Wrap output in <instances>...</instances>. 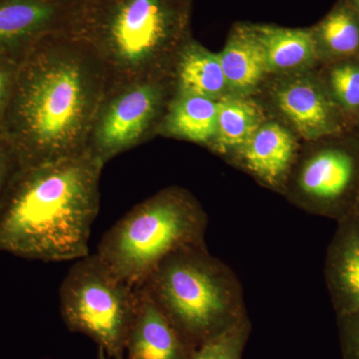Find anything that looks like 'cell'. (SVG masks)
Instances as JSON below:
<instances>
[{
  "mask_svg": "<svg viewBox=\"0 0 359 359\" xmlns=\"http://www.w3.org/2000/svg\"><path fill=\"white\" fill-rule=\"evenodd\" d=\"M107 90L88 45L69 32L48 35L20 61L0 138L18 165L84 154Z\"/></svg>",
  "mask_w": 359,
  "mask_h": 359,
  "instance_id": "cell-1",
  "label": "cell"
},
{
  "mask_svg": "<svg viewBox=\"0 0 359 359\" xmlns=\"http://www.w3.org/2000/svg\"><path fill=\"white\" fill-rule=\"evenodd\" d=\"M103 167L89 152L16 165L0 198V252L43 263L89 255Z\"/></svg>",
  "mask_w": 359,
  "mask_h": 359,
  "instance_id": "cell-2",
  "label": "cell"
},
{
  "mask_svg": "<svg viewBox=\"0 0 359 359\" xmlns=\"http://www.w3.org/2000/svg\"><path fill=\"white\" fill-rule=\"evenodd\" d=\"M186 23V0H86L70 33L95 53L110 87L152 80Z\"/></svg>",
  "mask_w": 359,
  "mask_h": 359,
  "instance_id": "cell-3",
  "label": "cell"
},
{
  "mask_svg": "<svg viewBox=\"0 0 359 359\" xmlns=\"http://www.w3.org/2000/svg\"><path fill=\"white\" fill-rule=\"evenodd\" d=\"M198 228L197 214L188 201L162 194L116 222L95 254L121 280L141 287L167 257L194 242Z\"/></svg>",
  "mask_w": 359,
  "mask_h": 359,
  "instance_id": "cell-4",
  "label": "cell"
},
{
  "mask_svg": "<svg viewBox=\"0 0 359 359\" xmlns=\"http://www.w3.org/2000/svg\"><path fill=\"white\" fill-rule=\"evenodd\" d=\"M59 302L70 330L91 337L109 358L123 359L138 309L139 287L116 276L96 254H89L66 273Z\"/></svg>",
  "mask_w": 359,
  "mask_h": 359,
  "instance_id": "cell-5",
  "label": "cell"
},
{
  "mask_svg": "<svg viewBox=\"0 0 359 359\" xmlns=\"http://www.w3.org/2000/svg\"><path fill=\"white\" fill-rule=\"evenodd\" d=\"M186 249L167 257L141 285L177 330L194 339L209 334L223 313L214 276Z\"/></svg>",
  "mask_w": 359,
  "mask_h": 359,
  "instance_id": "cell-6",
  "label": "cell"
},
{
  "mask_svg": "<svg viewBox=\"0 0 359 359\" xmlns=\"http://www.w3.org/2000/svg\"><path fill=\"white\" fill-rule=\"evenodd\" d=\"M153 80L108 87L97 114L88 152L104 165L143 139L161 102Z\"/></svg>",
  "mask_w": 359,
  "mask_h": 359,
  "instance_id": "cell-7",
  "label": "cell"
},
{
  "mask_svg": "<svg viewBox=\"0 0 359 359\" xmlns=\"http://www.w3.org/2000/svg\"><path fill=\"white\" fill-rule=\"evenodd\" d=\"M79 6L71 0H0V56L21 60L44 37L70 33Z\"/></svg>",
  "mask_w": 359,
  "mask_h": 359,
  "instance_id": "cell-8",
  "label": "cell"
},
{
  "mask_svg": "<svg viewBox=\"0 0 359 359\" xmlns=\"http://www.w3.org/2000/svg\"><path fill=\"white\" fill-rule=\"evenodd\" d=\"M189 358V356H188ZM180 332L139 287V304L130 328L123 359H187Z\"/></svg>",
  "mask_w": 359,
  "mask_h": 359,
  "instance_id": "cell-9",
  "label": "cell"
},
{
  "mask_svg": "<svg viewBox=\"0 0 359 359\" xmlns=\"http://www.w3.org/2000/svg\"><path fill=\"white\" fill-rule=\"evenodd\" d=\"M278 103L283 114L306 138L327 136L339 128L332 104L311 82L295 81L283 87L278 92Z\"/></svg>",
  "mask_w": 359,
  "mask_h": 359,
  "instance_id": "cell-10",
  "label": "cell"
},
{
  "mask_svg": "<svg viewBox=\"0 0 359 359\" xmlns=\"http://www.w3.org/2000/svg\"><path fill=\"white\" fill-rule=\"evenodd\" d=\"M356 173L358 165L353 156L340 149H327L309 161L301 184L311 197L334 204L349 192Z\"/></svg>",
  "mask_w": 359,
  "mask_h": 359,
  "instance_id": "cell-11",
  "label": "cell"
},
{
  "mask_svg": "<svg viewBox=\"0 0 359 359\" xmlns=\"http://www.w3.org/2000/svg\"><path fill=\"white\" fill-rule=\"evenodd\" d=\"M347 224L330 259V280L341 316L359 311V221Z\"/></svg>",
  "mask_w": 359,
  "mask_h": 359,
  "instance_id": "cell-12",
  "label": "cell"
},
{
  "mask_svg": "<svg viewBox=\"0 0 359 359\" xmlns=\"http://www.w3.org/2000/svg\"><path fill=\"white\" fill-rule=\"evenodd\" d=\"M228 87L248 90L269 71L266 56L252 29L238 30L219 54Z\"/></svg>",
  "mask_w": 359,
  "mask_h": 359,
  "instance_id": "cell-13",
  "label": "cell"
},
{
  "mask_svg": "<svg viewBox=\"0 0 359 359\" xmlns=\"http://www.w3.org/2000/svg\"><path fill=\"white\" fill-rule=\"evenodd\" d=\"M292 135L280 125H262L244 146L248 167L263 178L273 181L287 169L294 153Z\"/></svg>",
  "mask_w": 359,
  "mask_h": 359,
  "instance_id": "cell-14",
  "label": "cell"
},
{
  "mask_svg": "<svg viewBox=\"0 0 359 359\" xmlns=\"http://www.w3.org/2000/svg\"><path fill=\"white\" fill-rule=\"evenodd\" d=\"M252 32L263 48L269 71L299 67L316 56V40L306 30L263 26Z\"/></svg>",
  "mask_w": 359,
  "mask_h": 359,
  "instance_id": "cell-15",
  "label": "cell"
},
{
  "mask_svg": "<svg viewBox=\"0 0 359 359\" xmlns=\"http://www.w3.org/2000/svg\"><path fill=\"white\" fill-rule=\"evenodd\" d=\"M218 111L215 99L182 93L172 106L165 127L175 136L208 143L216 137Z\"/></svg>",
  "mask_w": 359,
  "mask_h": 359,
  "instance_id": "cell-16",
  "label": "cell"
},
{
  "mask_svg": "<svg viewBox=\"0 0 359 359\" xmlns=\"http://www.w3.org/2000/svg\"><path fill=\"white\" fill-rule=\"evenodd\" d=\"M182 93L216 99L228 87L219 54L195 45L187 47L179 65Z\"/></svg>",
  "mask_w": 359,
  "mask_h": 359,
  "instance_id": "cell-17",
  "label": "cell"
},
{
  "mask_svg": "<svg viewBox=\"0 0 359 359\" xmlns=\"http://www.w3.org/2000/svg\"><path fill=\"white\" fill-rule=\"evenodd\" d=\"M218 123L215 139L221 150L241 147L249 142L263 122V114L256 104L241 98L218 101Z\"/></svg>",
  "mask_w": 359,
  "mask_h": 359,
  "instance_id": "cell-18",
  "label": "cell"
},
{
  "mask_svg": "<svg viewBox=\"0 0 359 359\" xmlns=\"http://www.w3.org/2000/svg\"><path fill=\"white\" fill-rule=\"evenodd\" d=\"M320 37L334 55H353L359 50V25L346 9H339L327 16L320 26Z\"/></svg>",
  "mask_w": 359,
  "mask_h": 359,
  "instance_id": "cell-19",
  "label": "cell"
},
{
  "mask_svg": "<svg viewBox=\"0 0 359 359\" xmlns=\"http://www.w3.org/2000/svg\"><path fill=\"white\" fill-rule=\"evenodd\" d=\"M243 344L242 328L231 327L205 340L199 351L187 359H240Z\"/></svg>",
  "mask_w": 359,
  "mask_h": 359,
  "instance_id": "cell-20",
  "label": "cell"
},
{
  "mask_svg": "<svg viewBox=\"0 0 359 359\" xmlns=\"http://www.w3.org/2000/svg\"><path fill=\"white\" fill-rule=\"evenodd\" d=\"M330 83L337 100L347 109L359 108V65H344L332 70Z\"/></svg>",
  "mask_w": 359,
  "mask_h": 359,
  "instance_id": "cell-21",
  "label": "cell"
},
{
  "mask_svg": "<svg viewBox=\"0 0 359 359\" xmlns=\"http://www.w3.org/2000/svg\"><path fill=\"white\" fill-rule=\"evenodd\" d=\"M22 60V59H21ZM0 56V130L2 128L7 108L13 93V84L20 61Z\"/></svg>",
  "mask_w": 359,
  "mask_h": 359,
  "instance_id": "cell-22",
  "label": "cell"
},
{
  "mask_svg": "<svg viewBox=\"0 0 359 359\" xmlns=\"http://www.w3.org/2000/svg\"><path fill=\"white\" fill-rule=\"evenodd\" d=\"M342 346L346 359H359V311L344 314Z\"/></svg>",
  "mask_w": 359,
  "mask_h": 359,
  "instance_id": "cell-23",
  "label": "cell"
},
{
  "mask_svg": "<svg viewBox=\"0 0 359 359\" xmlns=\"http://www.w3.org/2000/svg\"><path fill=\"white\" fill-rule=\"evenodd\" d=\"M16 165L18 163H16L11 148L8 147L6 142L0 138V198H1L4 187H6L9 177L13 174V170L15 169Z\"/></svg>",
  "mask_w": 359,
  "mask_h": 359,
  "instance_id": "cell-24",
  "label": "cell"
},
{
  "mask_svg": "<svg viewBox=\"0 0 359 359\" xmlns=\"http://www.w3.org/2000/svg\"><path fill=\"white\" fill-rule=\"evenodd\" d=\"M98 359H108L107 355H106L105 353L103 351H99V356Z\"/></svg>",
  "mask_w": 359,
  "mask_h": 359,
  "instance_id": "cell-25",
  "label": "cell"
},
{
  "mask_svg": "<svg viewBox=\"0 0 359 359\" xmlns=\"http://www.w3.org/2000/svg\"><path fill=\"white\" fill-rule=\"evenodd\" d=\"M356 212H358V219L359 221V193L358 194V198H356Z\"/></svg>",
  "mask_w": 359,
  "mask_h": 359,
  "instance_id": "cell-26",
  "label": "cell"
},
{
  "mask_svg": "<svg viewBox=\"0 0 359 359\" xmlns=\"http://www.w3.org/2000/svg\"><path fill=\"white\" fill-rule=\"evenodd\" d=\"M71 1L76 2L78 4H82L84 1H86V0H71Z\"/></svg>",
  "mask_w": 359,
  "mask_h": 359,
  "instance_id": "cell-27",
  "label": "cell"
},
{
  "mask_svg": "<svg viewBox=\"0 0 359 359\" xmlns=\"http://www.w3.org/2000/svg\"><path fill=\"white\" fill-rule=\"evenodd\" d=\"M356 4H358V8H359V0H355Z\"/></svg>",
  "mask_w": 359,
  "mask_h": 359,
  "instance_id": "cell-28",
  "label": "cell"
}]
</instances>
